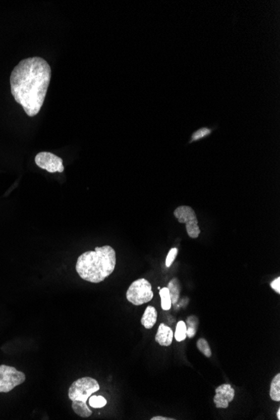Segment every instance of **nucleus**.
I'll return each instance as SVG.
<instances>
[{
    "instance_id": "obj_11",
    "label": "nucleus",
    "mask_w": 280,
    "mask_h": 420,
    "mask_svg": "<svg viewBox=\"0 0 280 420\" xmlns=\"http://www.w3.org/2000/svg\"><path fill=\"white\" fill-rule=\"evenodd\" d=\"M169 293L171 295V303L172 304H177L179 299H180V294H181V283L179 281L178 279L174 278L171 281L169 282L168 287Z\"/></svg>"
},
{
    "instance_id": "obj_22",
    "label": "nucleus",
    "mask_w": 280,
    "mask_h": 420,
    "mask_svg": "<svg viewBox=\"0 0 280 420\" xmlns=\"http://www.w3.org/2000/svg\"><path fill=\"white\" fill-rule=\"evenodd\" d=\"M151 420H175L176 418H166V417H162V416H155L153 418H150Z\"/></svg>"
},
{
    "instance_id": "obj_8",
    "label": "nucleus",
    "mask_w": 280,
    "mask_h": 420,
    "mask_svg": "<svg viewBox=\"0 0 280 420\" xmlns=\"http://www.w3.org/2000/svg\"><path fill=\"white\" fill-rule=\"evenodd\" d=\"M235 398V389L230 384H222L216 388L214 403L217 408H228Z\"/></svg>"
},
{
    "instance_id": "obj_13",
    "label": "nucleus",
    "mask_w": 280,
    "mask_h": 420,
    "mask_svg": "<svg viewBox=\"0 0 280 420\" xmlns=\"http://www.w3.org/2000/svg\"><path fill=\"white\" fill-rule=\"evenodd\" d=\"M213 130L214 129L208 128V127H202L201 129H197L191 134V139L189 141L188 143H192L194 142H197V141L201 140V139H206L212 134Z\"/></svg>"
},
{
    "instance_id": "obj_14",
    "label": "nucleus",
    "mask_w": 280,
    "mask_h": 420,
    "mask_svg": "<svg viewBox=\"0 0 280 420\" xmlns=\"http://www.w3.org/2000/svg\"><path fill=\"white\" fill-rule=\"evenodd\" d=\"M270 398L275 402L280 401V374H278L273 378L270 387Z\"/></svg>"
},
{
    "instance_id": "obj_10",
    "label": "nucleus",
    "mask_w": 280,
    "mask_h": 420,
    "mask_svg": "<svg viewBox=\"0 0 280 420\" xmlns=\"http://www.w3.org/2000/svg\"><path fill=\"white\" fill-rule=\"evenodd\" d=\"M157 310L153 306H148L144 311L143 317L141 318V324L144 326V328L152 329L157 322Z\"/></svg>"
},
{
    "instance_id": "obj_9",
    "label": "nucleus",
    "mask_w": 280,
    "mask_h": 420,
    "mask_svg": "<svg viewBox=\"0 0 280 420\" xmlns=\"http://www.w3.org/2000/svg\"><path fill=\"white\" fill-rule=\"evenodd\" d=\"M173 338L174 332L172 329L163 323L159 325L156 336H155V341L157 343L163 346H171L173 341Z\"/></svg>"
},
{
    "instance_id": "obj_21",
    "label": "nucleus",
    "mask_w": 280,
    "mask_h": 420,
    "mask_svg": "<svg viewBox=\"0 0 280 420\" xmlns=\"http://www.w3.org/2000/svg\"><path fill=\"white\" fill-rule=\"evenodd\" d=\"M270 286L274 291L277 292L278 294H280V278H276L275 280H273L270 284Z\"/></svg>"
},
{
    "instance_id": "obj_1",
    "label": "nucleus",
    "mask_w": 280,
    "mask_h": 420,
    "mask_svg": "<svg viewBox=\"0 0 280 420\" xmlns=\"http://www.w3.org/2000/svg\"><path fill=\"white\" fill-rule=\"evenodd\" d=\"M51 78V69L40 57L24 59L10 76L11 93L29 117L39 114L45 101Z\"/></svg>"
},
{
    "instance_id": "obj_6",
    "label": "nucleus",
    "mask_w": 280,
    "mask_h": 420,
    "mask_svg": "<svg viewBox=\"0 0 280 420\" xmlns=\"http://www.w3.org/2000/svg\"><path fill=\"white\" fill-rule=\"evenodd\" d=\"M25 381V375L22 372L14 366L0 365V393H9Z\"/></svg>"
},
{
    "instance_id": "obj_18",
    "label": "nucleus",
    "mask_w": 280,
    "mask_h": 420,
    "mask_svg": "<svg viewBox=\"0 0 280 420\" xmlns=\"http://www.w3.org/2000/svg\"><path fill=\"white\" fill-rule=\"evenodd\" d=\"M196 346H197L199 351L203 354L204 356H206V357H211L212 353H211V348H210V346H209L208 342H207L206 339H199L197 342H196Z\"/></svg>"
},
{
    "instance_id": "obj_5",
    "label": "nucleus",
    "mask_w": 280,
    "mask_h": 420,
    "mask_svg": "<svg viewBox=\"0 0 280 420\" xmlns=\"http://www.w3.org/2000/svg\"><path fill=\"white\" fill-rule=\"evenodd\" d=\"M174 216L181 224H186V232L191 238H197L201 234L198 220L195 211L189 205H181L174 211Z\"/></svg>"
},
{
    "instance_id": "obj_3",
    "label": "nucleus",
    "mask_w": 280,
    "mask_h": 420,
    "mask_svg": "<svg viewBox=\"0 0 280 420\" xmlns=\"http://www.w3.org/2000/svg\"><path fill=\"white\" fill-rule=\"evenodd\" d=\"M100 389V385L94 378L85 377L75 381L70 387L68 396L72 401L87 403L90 396Z\"/></svg>"
},
{
    "instance_id": "obj_16",
    "label": "nucleus",
    "mask_w": 280,
    "mask_h": 420,
    "mask_svg": "<svg viewBox=\"0 0 280 420\" xmlns=\"http://www.w3.org/2000/svg\"><path fill=\"white\" fill-rule=\"evenodd\" d=\"M186 322H179L176 325V333H175V338L176 341L181 342L186 340Z\"/></svg>"
},
{
    "instance_id": "obj_2",
    "label": "nucleus",
    "mask_w": 280,
    "mask_h": 420,
    "mask_svg": "<svg viewBox=\"0 0 280 420\" xmlns=\"http://www.w3.org/2000/svg\"><path fill=\"white\" fill-rule=\"evenodd\" d=\"M115 267L116 252L109 245H105L80 255L76 270L82 280L97 284L112 275Z\"/></svg>"
},
{
    "instance_id": "obj_19",
    "label": "nucleus",
    "mask_w": 280,
    "mask_h": 420,
    "mask_svg": "<svg viewBox=\"0 0 280 420\" xmlns=\"http://www.w3.org/2000/svg\"><path fill=\"white\" fill-rule=\"evenodd\" d=\"M177 253H178V249L176 247H173V248L170 250V252L167 255L166 260H165V265H166L167 268L171 267V265L173 264L174 261L176 259Z\"/></svg>"
},
{
    "instance_id": "obj_7",
    "label": "nucleus",
    "mask_w": 280,
    "mask_h": 420,
    "mask_svg": "<svg viewBox=\"0 0 280 420\" xmlns=\"http://www.w3.org/2000/svg\"><path fill=\"white\" fill-rule=\"evenodd\" d=\"M35 161L38 167L49 173H62L65 170L62 159L50 152H40L35 156Z\"/></svg>"
},
{
    "instance_id": "obj_15",
    "label": "nucleus",
    "mask_w": 280,
    "mask_h": 420,
    "mask_svg": "<svg viewBox=\"0 0 280 420\" xmlns=\"http://www.w3.org/2000/svg\"><path fill=\"white\" fill-rule=\"evenodd\" d=\"M159 290H160L159 291V295H160V298H161L162 309H164V310L171 309L172 303H171V295H170V293H169L168 288L165 287V288L160 289Z\"/></svg>"
},
{
    "instance_id": "obj_20",
    "label": "nucleus",
    "mask_w": 280,
    "mask_h": 420,
    "mask_svg": "<svg viewBox=\"0 0 280 420\" xmlns=\"http://www.w3.org/2000/svg\"><path fill=\"white\" fill-rule=\"evenodd\" d=\"M186 327L197 329V327H198V320H197V318L196 317H193V316L188 317L187 322H186Z\"/></svg>"
},
{
    "instance_id": "obj_17",
    "label": "nucleus",
    "mask_w": 280,
    "mask_h": 420,
    "mask_svg": "<svg viewBox=\"0 0 280 420\" xmlns=\"http://www.w3.org/2000/svg\"><path fill=\"white\" fill-rule=\"evenodd\" d=\"M88 402L89 405L94 408H103L107 404L106 398L102 396L91 395L88 398Z\"/></svg>"
},
{
    "instance_id": "obj_23",
    "label": "nucleus",
    "mask_w": 280,
    "mask_h": 420,
    "mask_svg": "<svg viewBox=\"0 0 280 420\" xmlns=\"http://www.w3.org/2000/svg\"><path fill=\"white\" fill-rule=\"evenodd\" d=\"M277 418L280 419V408H278V412H277Z\"/></svg>"
},
{
    "instance_id": "obj_12",
    "label": "nucleus",
    "mask_w": 280,
    "mask_h": 420,
    "mask_svg": "<svg viewBox=\"0 0 280 420\" xmlns=\"http://www.w3.org/2000/svg\"><path fill=\"white\" fill-rule=\"evenodd\" d=\"M72 409L77 415L82 418H88L92 415V412L91 411L87 403L79 402V401H72Z\"/></svg>"
},
{
    "instance_id": "obj_4",
    "label": "nucleus",
    "mask_w": 280,
    "mask_h": 420,
    "mask_svg": "<svg viewBox=\"0 0 280 420\" xmlns=\"http://www.w3.org/2000/svg\"><path fill=\"white\" fill-rule=\"evenodd\" d=\"M127 299L134 305H141L150 301L154 293L152 285L145 279H139L132 283L126 293Z\"/></svg>"
}]
</instances>
